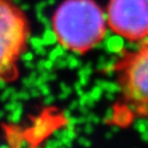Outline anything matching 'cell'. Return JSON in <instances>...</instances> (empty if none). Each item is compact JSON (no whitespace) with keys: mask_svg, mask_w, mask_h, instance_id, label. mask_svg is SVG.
I'll return each mask as SVG.
<instances>
[{"mask_svg":"<svg viewBox=\"0 0 148 148\" xmlns=\"http://www.w3.org/2000/svg\"><path fill=\"white\" fill-rule=\"evenodd\" d=\"M51 27L62 47L82 55L103 41L108 22L95 0H64L54 11Z\"/></svg>","mask_w":148,"mask_h":148,"instance_id":"obj_1","label":"cell"},{"mask_svg":"<svg viewBox=\"0 0 148 148\" xmlns=\"http://www.w3.org/2000/svg\"><path fill=\"white\" fill-rule=\"evenodd\" d=\"M124 121L148 117V40L114 64Z\"/></svg>","mask_w":148,"mask_h":148,"instance_id":"obj_2","label":"cell"},{"mask_svg":"<svg viewBox=\"0 0 148 148\" xmlns=\"http://www.w3.org/2000/svg\"><path fill=\"white\" fill-rule=\"evenodd\" d=\"M31 36L30 20L14 0H0V84L19 78L20 62Z\"/></svg>","mask_w":148,"mask_h":148,"instance_id":"obj_3","label":"cell"},{"mask_svg":"<svg viewBox=\"0 0 148 148\" xmlns=\"http://www.w3.org/2000/svg\"><path fill=\"white\" fill-rule=\"evenodd\" d=\"M106 16L108 27L127 41L148 38V0H110Z\"/></svg>","mask_w":148,"mask_h":148,"instance_id":"obj_4","label":"cell"}]
</instances>
